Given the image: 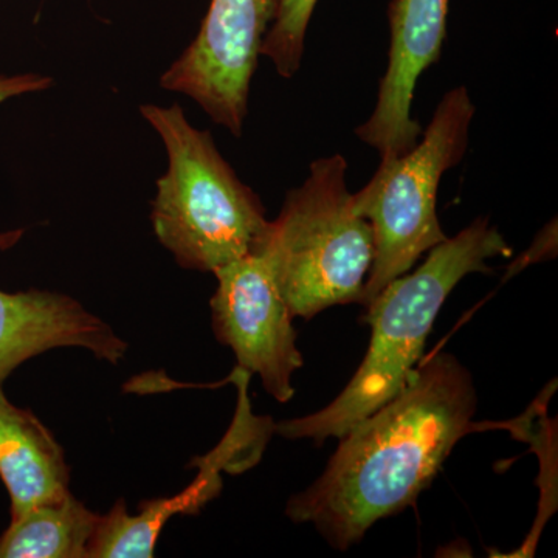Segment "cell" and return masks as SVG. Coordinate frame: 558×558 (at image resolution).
I'll return each mask as SVG.
<instances>
[{"label":"cell","mask_w":558,"mask_h":558,"mask_svg":"<svg viewBox=\"0 0 558 558\" xmlns=\"http://www.w3.org/2000/svg\"><path fill=\"white\" fill-rule=\"evenodd\" d=\"M472 376L447 352L418 363L405 388L340 438L328 468L286 515L347 550L377 521L414 505L459 439L476 429Z\"/></svg>","instance_id":"cell-1"},{"label":"cell","mask_w":558,"mask_h":558,"mask_svg":"<svg viewBox=\"0 0 558 558\" xmlns=\"http://www.w3.org/2000/svg\"><path fill=\"white\" fill-rule=\"evenodd\" d=\"M510 255L512 248L487 218L476 219L429 250L416 271L389 282L365 307L373 336L348 387L325 409L281 422L275 432L286 439H311L317 446L328 438L340 439L409 384L436 317L458 282L470 274H488L487 259Z\"/></svg>","instance_id":"cell-2"},{"label":"cell","mask_w":558,"mask_h":558,"mask_svg":"<svg viewBox=\"0 0 558 558\" xmlns=\"http://www.w3.org/2000/svg\"><path fill=\"white\" fill-rule=\"evenodd\" d=\"M140 112L168 154L150 213L160 244L183 269L211 274L255 253L270 220L255 191L220 156L211 134L194 128L179 105H143Z\"/></svg>","instance_id":"cell-3"},{"label":"cell","mask_w":558,"mask_h":558,"mask_svg":"<svg viewBox=\"0 0 558 558\" xmlns=\"http://www.w3.org/2000/svg\"><path fill=\"white\" fill-rule=\"evenodd\" d=\"M340 154L315 160L255 253L292 317L310 319L339 304H362L374 260L373 227L359 215Z\"/></svg>","instance_id":"cell-4"},{"label":"cell","mask_w":558,"mask_h":558,"mask_svg":"<svg viewBox=\"0 0 558 558\" xmlns=\"http://www.w3.org/2000/svg\"><path fill=\"white\" fill-rule=\"evenodd\" d=\"M475 112L465 87L447 92L424 138L403 156L381 159L368 185L352 194L355 209L374 233L363 307L389 282L409 274L424 253L447 240L436 211L439 183L444 172L465 156Z\"/></svg>","instance_id":"cell-5"},{"label":"cell","mask_w":558,"mask_h":558,"mask_svg":"<svg viewBox=\"0 0 558 558\" xmlns=\"http://www.w3.org/2000/svg\"><path fill=\"white\" fill-rule=\"evenodd\" d=\"M278 7L279 0H211L196 38L161 75V87L193 98L241 137L250 83Z\"/></svg>","instance_id":"cell-6"},{"label":"cell","mask_w":558,"mask_h":558,"mask_svg":"<svg viewBox=\"0 0 558 558\" xmlns=\"http://www.w3.org/2000/svg\"><path fill=\"white\" fill-rule=\"evenodd\" d=\"M213 274L218 279L211 299L216 339L231 348L240 369L258 374L271 398L288 403L295 396L293 374L304 362L292 314L266 260L250 253Z\"/></svg>","instance_id":"cell-7"},{"label":"cell","mask_w":558,"mask_h":558,"mask_svg":"<svg viewBox=\"0 0 558 558\" xmlns=\"http://www.w3.org/2000/svg\"><path fill=\"white\" fill-rule=\"evenodd\" d=\"M449 0H392L388 20L391 43L373 116L357 128V137L395 159L410 153L422 134L411 117L414 90L422 73L440 58L446 39Z\"/></svg>","instance_id":"cell-8"},{"label":"cell","mask_w":558,"mask_h":558,"mask_svg":"<svg viewBox=\"0 0 558 558\" xmlns=\"http://www.w3.org/2000/svg\"><path fill=\"white\" fill-rule=\"evenodd\" d=\"M84 348L117 365L128 343L108 323L62 293L0 290V387L17 366L54 348Z\"/></svg>","instance_id":"cell-9"},{"label":"cell","mask_w":558,"mask_h":558,"mask_svg":"<svg viewBox=\"0 0 558 558\" xmlns=\"http://www.w3.org/2000/svg\"><path fill=\"white\" fill-rule=\"evenodd\" d=\"M64 450L32 411L7 399L0 387V478L11 499V520L69 495Z\"/></svg>","instance_id":"cell-10"},{"label":"cell","mask_w":558,"mask_h":558,"mask_svg":"<svg viewBox=\"0 0 558 558\" xmlns=\"http://www.w3.org/2000/svg\"><path fill=\"white\" fill-rule=\"evenodd\" d=\"M220 487L216 472L205 470L204 475L182 494L171 498L143 501L137 515L128 513L123 501L117 502L102 515L100 526L92 539L87 558H150L154 557L161 529L178 513L199 512Z\"/></svg>","instance_id":"cell-11"},{"label":"cell","mask_w":558,"mask_h":558,"mask_svg":"<svg viewBox=\"0 0 558 558\" xmlns=\"http://www.w3.org/2000/svg\"><path fill=\"white\" fill-rule=\"evenodd\" d=\"M101 519L65 495L11 520L0 537V558H87Z\"/></svg>","instance_id":"cell-12"},{"label":"cell","mask_w":558,"mask_h":558,"mask_svg":"<svg viewBox=\"0 0 558 558\" xmlns=\"http://www.w3.org/2000/svg\"><path fill=\"white\" fill-rule=\"evenodd\" d=\"M318 0H279L277 17L264 38L260 54L274 62L282 78L299 72L304 54V40Z\"/></svg>","instance_id":"cell-13"},{"label":"cell","mask_w":558,"mask_h":558,"mask_svg":"<svg viewBox=\"0 0 558 558\" xmlns=\"http://www.w3.org/2000/svg\"><path fill=\"white\" fill-rule=\"evenodd\" d=\"M53 80L43 75H16L0 76V102L10 100V98L20 97V95L33 94V92H43L49 89ZM24 230H11L0 233V250H7L20 242Z\"/></svg>","instance_id":"cell-14"}]
</instances>
